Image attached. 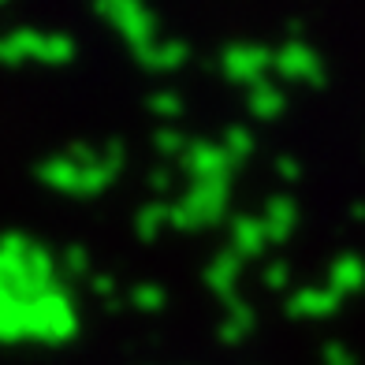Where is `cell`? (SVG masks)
<instances>
[{
  "label": "cell",
  "mask_w": 365,
  "mask_h": 365,
  "mask_svg": "<svg viewBox=\"0 0 365 365\" xmlns=\"http://www.w3.org/2000/svg\"><path fill=\"white\" fill-rule=\"evenodd\" d=\"M269 68V53L257 45H235V48H227L224 53V71L227 78H235V82H254L257 86V75Z\"/></svg>",
  "instance_id": "cell-1"
},
{
  "label": "cell",
  "mask_w": 365,
  "mask_h": 365,
  "mask_svg": "<svg viewBox=\"0 0 365 365\" xmlns=\"http://www.w3.org/2000/svg\"><path fill=\"white\" fill-rule=\"evenodd\" d=\"M250 324H254L250 309H246V306H239V317H231V321L224 324V336H227V339H242V336H246V328H250Z\"/></svg>",
  "instance_id": "cell-11"
},
{
  "label": "cell",
  "mask_w": 365,
  "mask_h": 365,
  "mask_svg": "<svg viewBox=\"0 0 365 365\" xmlns=\"http://www.w3.org/2000/svg\"><path fill=\"white\" fill-rule=\"evenodd\" d=\"M264 227H269V235H272V239H284L287 231L294 227V205H291V202H284V197H276V202L269 205Z\"/></svg>",
  "instance_id": "cell-7"
},
{
  "label": "cell",
  "mask_w": 365,
  "mask_h": 365,
  "mask_svg": "<svg viewBox=\"0 0 365 365\" xmlns=\"http://www.w3.org/2000/svg\"><path fill=\"white\" fill-rule=\"evenodd\" d=\"M336 306H339V294L336 291H317V287L298 291L294 302H291V309L302 313V317H324V313H331Z\"/></svg>",
  "instance_id": "cell-5"
},
{
  "label": "cell",
  "mask_w": 365,
  "mask_h": 365,
  "mask_svg": "<svg viewBox=\"0 0 365 365\" xmlns=\"http://www.w3.org/2000/svg\"><path fill=\"white\" fill-rule=\"evenodd\" d=\"M284 279H287V264H279V261H276V264H269V284H272V287H279Z\"/></svg>",
  "instance_id": "cell-13"
},
{
  "label": "cell",
  "mask_w": 365,
  "mask_h": 365,
  "mask_svg": "<svg viewBox=\"0 0 365 365\" xmlns=\"http://www.w3.org/2000/svg\"><path fill=\"white\" fill-rule=\"evenodd\" d=\"M209 287L212 291H220V294H227V287H231V279H239V257H217L212 261V269H209Z\"/></svg>",
  "instance_id": "cell-9"
},
{
  "label": "cell",
  "mask_w": 365,
  "mask_h": 365,
  "mask_svg": "<svg viewBox=\"0 0 365 365\" xmlns=\"http://www.w3.org/2000/svg\"><path fill=\"white\" fill-rule=\"evenodd\" d=\"M279 172H284V175H298V164H291V160H279Z\"/></svg>",
  "instance_id": "cell-14"
},
{
  "label": "cell",
  "mask_w": 365,
  "mask_h": 365,
  "mask_svg": "<svg viewBox=\"0 0 365 365\" xmlns=\"http://www.w3.org/2000/svg\"><path fill=\"white\" fill-rule=\"evenodd\" d=\"M264 235H269V227H264V220H254V217H239L235 227H231V242H235L239 254H261L264 246Z\"/></svg>",
  "instance_id": "cell-4"
},
{
  "label": "cell",
  "mask_w": 365,
  "mask_h": 365,
  "mask_svg": "<svg viewBox=\"0 0 365 365\" xmlns=\"http://www.w3.org/2000/svg\"><path fill=\"white\" fill-rule=\"evenodd\" d=\"M276 63H279V71H284L287 78H302V82H321V75H324L317 53L306 48V45H287Z\"/></svg>",
  "instance_id": "cell-2"
},
{
  "label": "cell",
  "mask_w": 365,
  "mask_h": 365,
  "mask_svg": "<svg viewBox=\"0 0 365 365\" xmlns=\"http://www.w3.org/2000/svg\"><path fill=\"white\" fill-rule=\"evenodd\" d=\"M324 365H354V358H351L346 346H328V351H324Z\"/></svg>",
  "instance_id": "cell-12"
},
{
  "label": "cell",
  "mask_w": 365,
  "mask_h": 365,
  "mask_svg": "<svg viewBox=\"0 0 365 365\" xmlns=\"http://www.w3.org/2000/svg\"><path fill=\"white\" fill-rule=\"evenodd\" d=\"M250 108H254V115H264V120H272V115L284 108V93H279L276 86H264V82H257L254 93H250Z\"/></svg>",
  "instance_id": "cell-8"
},
{
  "label": "cell",
  "mask_w": 365,
  "mask_h": 365,
  "mask_svg": "<svg viewBox=\"0 0 365 365\" xmlns=\"http://www.w3.org/2000/svg\"><path fill=\"white\" fill-rule=\"evenodd\" d=\"M187 164H190V172L205 182V179H224L231 157L224 153L220 145H194L187 153Z\"/></svg>",
  "instance_id": "cell-3"
},
{
  "label": "cell",
  "mask_w": 365,
  "mask_h": 365,
  "mask_svg": "<svg viewBox=\"0 0 365 365\" xmlns=\"http://www.w3.org/2000/svg\"><path fill=\"white\" fill-rule=\"evenodd\" d=\"M224 153H227L231 160H235V157H246V153H250V135H246V130H227Z\"/></svg>",
  "instance_id": "cell-10"
},
{
  "label": "cell",
  "mask_w": 365,
  "mask_h": 365,
  "mask_svg": "<svg viewBox=\"0 0 365 365\" xmlns=\"http://www.w3.org/2000/svg\"><path fill=\"white\" fill-rule=\"evenodd\" d=\"M365 284V261L361 257H339L336 269H331V291L346 294V291H358Z\"/></svg>",
  "instance_id": "cell-6"
}]
</instances>
